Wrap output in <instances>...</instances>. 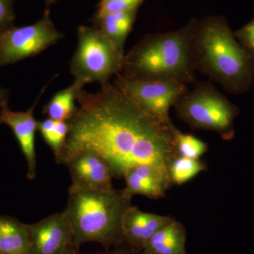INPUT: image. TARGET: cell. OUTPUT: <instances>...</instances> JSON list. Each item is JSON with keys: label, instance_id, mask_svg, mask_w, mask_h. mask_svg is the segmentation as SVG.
Masks as SVG:
<instances>
[{"label": "cell", "instance_id": "cell-1", "mask_svg": "<svg viewBox=\"0 0 254 254\" xmlns=\"http://www.w3.org/2000/svg\"><path fill=\"white\" fill-rule=\"evenodd\" d=\"M100 86L96 93H78V108L68 121L67 139L57 163L78 150H91L106 160L116 178L141 165L169 172L179 156L175 125L145 113L114 83Z\"/></svg>", "mask_w": 254, "mask_h": 254}, {"label": "cell", "instance_id": "cell-2", "mask_svg": "<svg viewBox=\"0 0 254 254\" xmlns=\"http://www.w3.org/2000/svg\"><path fill=\"white\" fill-rule=\"evenodd\" d=\"M190 58L196 72L220 83L229 93H245L253 83L254 52L237 39L222 16L196 19Z\"/></svg>", "mask_w": 254, "mask_h": 254}, {"label": "cell", "instance_id": "cell-3", "mask_svg": "<svg viewBox=\"0 0 254 254\" xmlns=\"http://www.w3.org/2000/svg\"><path fill=\"white\" fill-rule=\"evenodd\" d=\"M196 19L168 33L148 34L125 55L123 77L134 81L198 82L190 58V41Z\"/></svg>", "mask_w": 254, "mask_h": 254}, {"label": "cell", "instance_id": "cell-4", "mask_svg": "<svg viewBox=\"0 0 254 254\" xmlns=\"http://www.w3.org/2000/svg\"><path fill=\"white\" fill-rule=\"evenodd\" d=\"M131 198L123 190H92L69 187L65 215L72 230L73 245L80 249L96 242L105 250L124 243L123 220Z\"/></svg>", "mask_w": 254, "mask_h": 254}, {"label": "cell", "instance_id": "cell-5", "mask_svg": "<svg viewBox=\"0 0 254 254\" xmlns=\"http://www.w3.org/2000/svg\"><path fill=\"white\" fill-rule=\"evenodd\" d=\"M178 118L191 128L231 134L237 108L211 81L197 82L174 105Z\"/></svg>", "mask_w": 254, "mask_h": 254}, {"label": "cell", "instance_id": "cell-6", "mask_svg": "<svg viewBox=\"0 0 254 254\" xmlns=\"http://www.w3.org/2000/svg\"><path fill=\"white\" fill-rule=\"evenodd\" d=\"M78 46L70 64L74 81L100 85L123 70L125 54L94 27L78 28Z\"/></svg>", "mask_w": 254, "mask_h": 254}, {"label": "cell", "instance_id": "cell-7", "mask_svg": "<svg viewBox=\"0 0 254 254\" xmlns=\"http://www.w3.org/2000/svg\"><path fill=\"white\" fill-rule=\"evenodd\" d=\"M50 14L45 10L43 17L34 24L13 26L0 32V66L36 56L64 38L55 28Z\"/></svg>", "mask_w": 254, "mask_h": 254}, {"label": "cell", "instance_id": "cell-8", "mask_svg": "<svg viewBox=\"0 0 254 254\" xmlns=\"http://www.w3.org/2000/svg\"><path fill=\"white\" fill-rule=\"evenodd\" d=\"M114 84L145 113L170 123L169 111L189 91L185 83L174 81H134L118 73Z\"/></svg>", "mask_w": 254, "mask_h": 254}, {"label": "cell", "instance_id": "cell-9", "mask_svg": "<svg viewBox=\"0 0 254 254\" xmlns=\"http://www.w3.org/2000/svg\"><path fill=\"white\" fill-rule=\"evenodd\" d=\"M71 178L70 187L92 190H113V173L103 157L91 150H81L63 160Z\"/></svg>", "mask_w": 254, "mask_h": 254}, {"label": "cell", "instance_id": "cell-10", "mask_svg": "<svg viewBox=\"0 0 254 254\" xmlns=\"http://www.w3.org/2000/svg\"><path fill=\"white\" fill-rule=\"evenodd\" d=\"M29 254H60L73 244L71 225L64 212L28 224Z\"/></svg>", "mask_w": 254, "mask_h": 254}, {"label": "cell", "instance_id": "cell-11", "mask_svg": "<svg viewBox=\"0 0 254 254\" xmlns=\"http://www.w3.org/2000/svg\"><path fill=\"white\" fill-rule=\"evenodd\" d=\"M46 88V87H45L42 90L38 99L27 111H11L8 104L0 105V125L4 124L7 125L14 132L26 159L28 168L27 177L31 180H34L36 177V153L35 140L38 126V122L33 116V112Z\"/></svg>", "mask_w": 254, "mask_h": 254}, {"label": "cell", "instance_id": "cell-12", "mask_svg": "<svg viewBox=\"0 0 254 254\" xmlns=\"http://www.w3.org/2000/svg\"><path fill=\"white\" fill-rule=\"evenodd\" d=\"M174 220L170 216L142 211L138 207L131 205L123 217L124 242L142 252L148 240Z\"/></svg>", "mask_w": 254, "mask_h": 254}, {"label": "cell", "instance_id": "cell-13", "mask_svg": "<svg viewBox=\"0 0 254 254\" xmlns=\"http://www.w3.org/2000/svg\"><path fill=\"white\" fill-rule=\"evenodd\" d=\"M124 178L126 181L124 193L131 199L136 195H145L152 199L163 198L172 183L168 171L149 165L130 168Z\"/></svg>", "mask_w": 254, "mask_h": 254}, {"label": "cell", "instance_id": "cell-14", "mask_svg": "<svg viewBox=\"0 0 254 254\" xmlns=\"http://www.w3.org/2000/svg\"><path fill=\"white\" fill-rule=\"evenodd\" d=\"M138 9L127 12L98 16L92 19L93 27L109 39L120 53L125 54V42L136 21Z\"/></svg>", "mask_w": 254, "mask_h": 254}, {"label": "cell", "instance_id": "cell-15", "mask_svg": "<svg viewBox=\"0 0 254 254\" xmlns=\"http://www.w3.org/2000/svg\"><path fill=\"white\" fill-rule=\"evenodd\" d=\"M186 242V230L175 219L157 232L143 251L152 254H187Z\"/></svg>", "mask_w": 254, "mask_h": 254}, {"label": "cell", "instance_id": "cell-16", "mask_svg": "<svg viewBox=\"0 0 254 254\" xmlns=\"http://www.w3.org/2000/svg\"><path fill=\"white\" fill-rule=\"evenodd\" d=\"M27 224L11 216H0V254H29Z\"/></svg>", "mask_w": 254, "mask_h": 254}, {"label": "cell", "instance_id": "cell-17", "mask_svg": "<svg viewBox=\"0 0 254 254\" xmlns=\"http://www.w3.org/2000/svg\"><path fill=\"white\" fill-rule=\"evenodd\" d=\"M84 86L81 82L74 81L71 86L57 93L43 107V115L57 121H69L77 110L75 103Z\"/></svg>", "mask_w": 254, "mask_h": 254}, {"label": "cell", "instance_id": "cell-18", "mask_svg": "<svg viewBox=\"0 0 254 254\" xmlns=\"http://www.w3.org/2000/svg\"><path fill=\"white\" fill-rule=\"evenodd\" d=\"M38 131L53 150L55 160L59 158L66 144L69 131L68 122L57 121L48 118L38 122Z\"/></svg>", "mask_w": 254, "mask_h": 254}, {"label": "cell", "instance_id": "cell-19", "mask_svg": "<svg viewBox=\"0 0 254 254\" xmlns=\"http://www.w3.org/2000/svg\"><path fill=\"white\" fill-rule=\"evenodd\" d=\"M205 170V163L200 160L177 156L170 164L169 174L172 183L182 185L190 181Z\"/></svg>", "mask_w": 254, "mask_h": 254}, {"label": "cell", "instance_id": "cell-20", "mask_svg": "<svg viewBox=\"0 0 254 254\" xmlns=\"http://www.w3.org/2000/svg\"><path fill=\"white\" fill-rule=\"evenodd\" d=\"M175 143L177 154L184 158L199 160L207 149L208 145L199 138L191 134L185 133L175 128Z\"/></svg>", "mask_w": 254, "mask_h": 254}, {"label": "cell", "instance_id": "cell-21", "mask_svg": "<svg viewBox=\"0 0 254 254\" xmlns=\"http://www.w3.org/2000/svg\"><path fill=\"white\" fill-rule=\"evenodd\" d=\"M145 1V0H100L97 6L98 9L95 14L103 16L138 9Z\"/></svg>", "mask_w": 254, "mask_h": 254}, {"label": "cell", "instance_id": "cell-22", "mask_svg": "<svg viewBox=\"0 0 254 254\" xmlns=\"http://www.w3.org/2000/svg\"><path fill=\"white\" fill-rule=\"evenodd\" d=\"M14 0H0V32L14 26Z\"/></svg>", "mask_w": 254, "mask_h": 254}, {"label": "cell", "instance_id": "cell-23", "mask_svg": "<svg viewBox=\"0 0 254 254\" xmlns=\"http://www.w3.org/2000/svg\"><path fill=\"white\" fill-rule=\"evenodd\" d=\"M235 36L242 45L254 52V18L248 24L235 32Z\"/></svg>", "mask_w": 254, "mask_h": 254}, {"label": "cell", "instance_id": "cell-24", "mask_svg": "<svg viewBox=\"0 0 254 254\" xmlns=\"http://www.w3.org/2000/svg\"><path fill=\"white\" fill-rule=\"evenodd\" d=\"M96 254H141V252H138L124 242L121 245L105 250L103 252H98Z\"/></svg>", "mask_w": 254, "mask_h": 254}, {"label": "cell", "instance_id": "cell-25", "mask_svg": "<svg viewBox=\"0 0 254 254\" xmlns=\"http://www.w3.org/2000/svg\"><path fill=\"white\" fill-rule=\"evenodd\" d=\"M9 99V91L0 86V105L8 104Z\"/></svg>", "mask_w": 254, "mask_h": 254}, {"label": "cell", "instance_id": "cell-26", "mask_svg": "<svg viewBox=\"0 0 254 254\" xmlns=\"http://www.w3.org/2000/svg\"><path fill=\"white\" fill-rule=\"evenodd\" d=\"M60 254H80L79 249L75 247L73 244H71Z\"/></svg>", "mask_w": 254, "mask_h": 254}, {"label": "cell", "instance_id": "cell-27", "mask_svg": "<svg viewBox=\"0 0 254 254\" xmlns=\"http://www.w3.org/2000/svg\"><path fill=\"white\" fill-rule=\"evenodd\" d=\"M57 0H45L46 2V11H50V6H52L55 2H56Z\"/></svg>", "mask_w": 254, "mask_h": 254}, {"label": "cell", "instance_id": "cell-28", "mask_svg": "<svg viewBox=\"0 0 254 254\" xmlns=\"http://www.w3.org/2000/svg\"><path fill=\"white\" fill-rule=\"evenodd\" d=\"M141 254H152L150 253H148V252H143V251H142Z\"/></svg>", "mask_w": 254, "mask_h": 254}, {"label": "cell", "instance_id": "cell-29", "mask_svg": "<svg viewBox=\"0 0 254 254\" xmlns=\"http://www.w3.org/2000/svg\"></svg>", "mask_w": 254, "mask_h": 254}]
</instances>
